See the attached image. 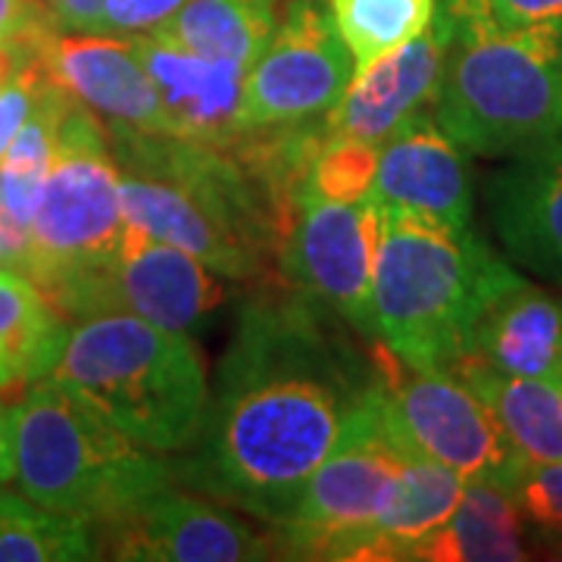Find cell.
I'll return each instance as SVG.
<instances>
[{
  "mask_svg": "<svg viewBox=\"0 0 562 562\" xmlns=\"http://www.w3.org/2000/svg\"><path fill=\"white\" fill-rule=\"evenodd\" d=\"M13 416V482L44 509L91 528L179 482L176 462L132 441L72 387L44 375Z\"/></svg>",
  "mask_w": 562,
  "mask_h": 562,
  "instance_id": "cell-5",
  "label": "cell"
},
{
  "mask_svg": "<svg viewBox=\"0 0 562 562\" xmlns=\"http://www.w3.org/2000/svg\"><path fill=\"white\" fill-rule=\"evenodd\" d=\"M450 47L453 32L435 7L416 38L350 76L341 98L322 116L325 135L382 147L401 122L435 106Z\"/></svg>",
  "mask_w": 562,
  "mask_h": 562,
  "instance_id": "cell-13",
  "label": "cell"
},
{
  "mask_svg": "<svg viewBox=\"0 0 562 562\" xmlns=\"http://www.w3.org/2000/svg\"><path fill=\"white\" fill-rule=\"evenodd\" d=\"M122 238L120 169L110 154L106 125L72 98L63 110L54 160L41 181L22 276L47 294L60 281L113 260Z\"/></svg>",
  "mask_w": 562,
  "mask_h": 562,
  "instance_id": "cell-6",
  "label": "cell"
},
{
  "mask_svg": "<svg viewBox=\"0 0 562 562\" xmlns=\"http://www.w3.org/2000/svg\"><path fill=\"white\" fill-rule=\"evenodd\" d=\"M181 3L188 0H106L88 35L132 38V35L154 32L162 22L176 16Z\"/></svg>",
  "mask_w": 562,
  "mask_h": 562,
  "instance_id": "cell-29",
  "label": "cell"
},
{
  "mask_svg": "<svg viewBox=\"0 0 562 562\" xmlns=\"http://www.w3.org/2000/svg\"><path fill=\"white\" fill-rule=\"evenodd\" d=\"M369 198L382 213L472 228V169L465 150L450 140L431 110L401 122L379 147Z\"/></svg>",
  "mask_w": 562,
  "mask_h": 562,
  "instance_id": "cell-14",
  "label": "cell"
},
{
  "mask_svg": "<svg viewBox=\"0 0 562 562\" xmlns=\"http://www.w3.org/2000/svg\"><path fill=\"white\" fill-rule=\"evenodd\" d=\"M353 76V57L325 0H288L279 29L244 79L238 132L325 116Z\"/></svg>",
  "mask_w": 562,
  "mask_h": 562,
  "instance_id": "cell-11",
  "label": "cell"
},
{
  "mask_svg": "<svg viewBox=\"0 0 562 562\" xmlns=\"http://www.w3.org/2000/svg\"><path fill=\"white\" fill-rule=\"evenodd\" d=\"M13 482V416L0 403V484Z\"/></svg>",
  "mask_w": 562,
  "mask_h": 562,
  "instance_id": "cell-34",
  "label": "cell"
},
{
  "mask_svg": "<svg viewBox=\"0 0 562 562\" xmlns=\"http://www.w3.org/2000/svg\"><path fill=\"white\" fill-rule=\"evenodd\" d=\"M403 453L366 394L331 453L303 482L297 501L272 525L279 557L360 562V550L401 472Z\"/></svg>",
  "mask_w": 562,
  "mask_h": 562,
  "instance_id": "cell-8",
  "label": "cell"
},
{
  "mask_svg": "<svg viewBox=\"0 0 562 562\" xmlns=\"http://www.w3.org/2000/svg\"><path fill=\"white\" fill-rule=\"evenodd\" d=\"M369 397L409 457L441 462L465 482L513 487L528 465L491 406L443 369H416L382 341L369 350Z\"/></svg>",
  "mask_w": 562,
  "mask_h": 562,
  "instance_id": "cell-7",
  "label": "cell"
},
{
  "mask_svg": "<svg viewBox=\"0 0 562 562\" xmlns=\"http://www.w3.org/2000/svg\"><path fill=\"white\" fill-rule=\"evenodd\" d=\"M284 3L288 0H188L154 32L201 57L250 69L276 35Z\"/></svg>",
  "mask_w": 562,
  "mask_h": 562,
  "instance_id": "cell-24",
  "label": "cell"
},
{
  "mask_svg": "<svg viewBox=\"0 0 562 562\" xmlns=\"http://www.w3.org/2000/svg\"><path fill=\"white\" fill-rule=\"evenodd\" d=\"M513 272L475 235L384 213L372 281V341L416 369L450 372L472 347V328L494 288Z\"/></svg>",
  "mask_w": 562,
  "mask_h": 562,
  "instance_id": "cell-3",
  "label": "cell"
},
{
  "mask_svg": "<svg viewBox=\"0 0 562 562\" xmlns=\"http://www.w3.org/2000/svg\"><path fill=\"white\" fill-rule=\"evenodd\" d=\"M487 184V222L506 257L562 281V128L506 157Z\"/></svg>",
  "mask_w": 562,
  "mask_h": 562,
  "instance_id": "cell-16",
  "label": "cell"
},
{
  "mask_svg": "<svg viewBox=\"0 0 562 562\" xmlns=\"http://www.w3.org/2000/svg\"><path fill=\"white\" fill-rule=\"evenodd\" d=\"M560 560H562V557H560Z\"/></svg>",
  "mask_w": 562,
  "mask_h": 562,
  "instance_id": "cell-37",
  "label": "cell"
},
{
  "mask_svg": "<svg viewBox=\"0 0 562 562\" xmlns=\"http://www.w3.org/2000/svg\"><path fill=\"white\" fill-rule=\"evenodd\" d=\"M44 81H47V72L38 60L25 63L10 79L0 81V157L10 147V140L16 138L22 122L38 106Z\"/></svg>",
  "mask_w": 562,
  "mask_h": 562,
  "instance_id": "cell-30",
  "label": "cell"
},
{
  "mask_svg": "<svg viewBox=\"0 0 562 562\" xmlns=\"http://www.w3.org/2000/svg\"><path fill=\"white\" fill-rule=\"evenodd\" d=\"M101 550L138 562H244L276 557V538L260 535L222 503H206L176 484L110 522L94 525Z\"/></svg>",
  "mask_w": 562,
  "mask_h": 562,
  "instance_id": "cell-12",
  "label": "cell"
},
{
  "mask_svg": "<svg viewBox=\"0 0 562 562\" xmlns=\"http://www.w3.org/2000/svg\"><path fill=\"white\" fill-rule=\"evenodd\" d=\"M101 543L88 522L44 509L25 494L0 491V562L101 560Z\"/></svg>",
  "mask_w": 562,
  "mask_h": 562,
  "instance_id": "cell-25",
  "label": "cell"
},
{
  "mask_svg": "<svg viewBox=\"0 0 562 562\" xmlns=\"http://www.w3.org/2000/svg\"><path fill=\"white\" fill-rule=\"evenodd\" d=\"M50 29H60L44 0H0V47L10 54L35 50L38 38Z\"/></svg>",
  "mask_w": 562,
  "mask_h": 562,
  "instance_id": "cell-31",
  "label": "cell"
},
{
  "mask_svg": "<svg viewBox=\"0 0 562 562\" xmlns=\"http://www.w3.org/2000/svg\"><path fill=\"white\" fill-rule=\"evenodd\" d=\"M106 0H44V7L50 10L54 22L66 32H91V25L98 20Z\"/></svg>",
  "mask_w": 562,
  "mask_h": 562,
  "instance_id": "cell-33",
  "label": "cell"
},
{
  "mask_svg": "<svg viewBox=\"0 0 562 562\" xmlns=\"http://www.w3.org/2000/svg\"><path fill=\"white\" fill-rule=\"evenodd\" d=\"M375 166H379V147L325 135L319 154L310 166L306 188L331 201H362L372 191Z\"/></svg>",
  "mask_w": 562,
  "mask_h": 562,
  "instance_id": "cell-27",
  "label": "cell"
},
{
  "mask_svg": "<svg viewBox=\"0 0 562 562\" xmlns=\"http://www.w3.org/2000/svg\"><path fill=\"white\" fill-rule=\"evenodd\" d=\"M382 228L384 213L372 198L331 201L303 184L279 247L281 276L372 338V281Z\"/></svg>",
  "mask_w": 562,
  "mask_h": 562,
  "instance_id": "cell-10",
  "label": "cell"
},
{
  "mask_svg": "<svg viewBox=\"0 0 562 562\" xmlns=\"http://www.w3.org/2000/svg\"><path fill=\"white\" fill-rule=\"evenodd\" d=\"M560 382H562V379H560Z\"/></svg>",
  "mask_w": 562,
  "mask_h": 562,
  "instance_id": "cell-38",
  "label": "cell"
},
{
  "mask_svg": "<svg viewBox=\"0 0 562 562\" xmlns=\"http://www.w3.org/2000/svg\"><path fill=\"white\" fill-rule=\"evenodd\" d=\"M522 513L509 487L465 482L450 519L422 538L409 560L416 562H516L528 560Z\"/></svg>",
  "mask_w": 562,
  "mask_h": 562,
  "instance_id": "cell-21",
  "label": "cell"
},
{
  "mask_svg": "<svg viewBox=\"0 0 562 562\" xmlns=\"http://www.w3.org/2000/svg\"><path fill=\"white\" fill-rule=\"evenodd\" d=\"M465 479L441 462L406 457L387 501L379 509L360 562L409 560L413 547L441 528L462 497Z\"/></svg>",
  "mask_w": 562,
  "mask_h": 562,
  "instance_id": "cell-20",
  "label": "cell"
},
{
  "mask_svg": "<svg viewBox=\"0 0 562 562\" xmlns=\"http://www.w3.org/2000/svg\"><path fill=\"white\" fill-rule=\"evenodd\" d=\"M38 63L66 94L85 103L106 128L166 135L160 98L128 38L44 32Z\"/></svg>",
  "mask_w": 562,
  "mask_h": 562,
  "instance_id": "cell-15",
  "label": "cell"
},
{
  "mask_svg": "<svg viewBox=\"0 0 562 562\" xmlns=\"http://www.w3.org/2000/svg\"><path fill=\"white\" fill-rule=\"evenodd\" d=\"M362 357L338 316L297 288L260 284L238 310L201 431L176 475L276 525L369 394Z\"/></svg>",
  "mask_w": 562,
  "mask_h": 562,
  "instance_id": "cell-1",
  "label": "cell"
},
{
  "mask_svg": "<svg viewBox=\"0 0 562 562\" xmlns=\"http://www.w3.org/2000/svg\"><path fill=\"white\" fill-rule=\"evenodd\" d=\"M50 379L94 403L132 441L157 453L188 450L210 401V375L194 338L132 313L76 322Z\"/></svg>",
  "mask_w": 562,
  "mask_h": 562,
  "instance_id": "cell-4",
  "label": "cell"
},
{
  "mask_svg": "<svg viewBox=\"0 0 562 562\" xmlns=\"http://www.w3.org/2000/svg\"><path fill=\"white\" fill-rule=\"evenodd\" d=\"M13 72H16V63H13V57H10V50H7V47H0V81H7Z\"/></svg>",
  "mask_w": 562,
  "mask_h": 562,
  "instance_id": "cell-35",
  "label": "cell"
},
{
  "mask_svg": "<svg viewBox=\"0 0 562 562\" xmlns=\"http://www.w3.org/2000/svg\"><path fill=\"white\" fill-rule=\"evenodd\" d=\"M501 29H547L562 25V0H487Z\"/></svg>",
  "mask_w": 562,
  "mask_h": 562,
  "instance_id": "cell-32",
  "label": "cell"
},
{
  "mask_svg": "<svg viewBox=\"0 0 562 562\" xmlns=\"http://www.w3.org/2000/svg\"><path fill=\"white\" fill-rule=\"evenodd\" d=\"M509 491L522 513V522L562 557V460L528 462Z\"/></svg>",
  "mask_w": 562,
  "mask_h": 562,
  "instance_id": "cell-28",
  "label": "cell"
},
{
  "mask_svg": "<svg viewBox=\"0 0 562 562\" xmlns=\"http://www.w3.org/2000/svg\"><path fill=\"white\" fill-rule=\"evenodd\" d=\"M44 297L72 319L132 313L191 335L225 303V279L198 257L125 222V238L113 260L60 281Z\"/></svg>",
  "mask_w": 562,
  "mask_h": 562,
  "instance_id": "cell-9",
  "label": "cell"
},
{
  "mask_svg": "<svg viewBox=\"0 0 562 562\" xmlns=\"http://www.w3.org/2000/svg\"><path fill=\"white\" fill-rule=\"evenodd\" d=\"M66 331V316L35 281L0 269V394L50 375Z\"/></svg>",
  "mask_w": 562,
  "mask_h": 562,
  "instance_id": "cell-23",
  "label": "cell"
},
{
  "mask_svg": "<svg viewBox=\"0 0 562 562\" xmlns=\"http://www.w3.org/2000/svg\"><path fill=\"white\" fill-rule=\"evenodd\" d=\"M128 41L157 88L166 135L220 147L241 138L238 110L247 66L201 57L157 32L132 35Z\"/></svg>",
  "mask_w": 562,
  "mask_h": 562,
  "instance_id": "cell-17",
  "label": "cell"
},
{
  "mask_svg": "<svg viewBox=\"0 0 562 562\" xmlns=\"http://www.w3.org/2000/svg\"><path fill=\"white\" fill-rule=\"evenodd\" d=\"M0 269H7V257H3V244H0Z\"/></svg>",
  "mask_w": 562,
  "mask_h": 562,
  "instance_id": "cell-36",
  "label": "cell"
},
{
  "mask_svg": "<svg viewBox=\"0 0 562 562\" xmlns=\"http://www.w3.org/2000/svg\"><path fill=\"white\" fill-rule=\"evenodd\" d=\"M453 47L435 120L472 157H513L562 128V25L501 29L487 0H438Z\"/></svg>",
  "mask_w": 562,
  "mask_h": 562,
  "instance_id": "cell-2",
  "label": "cell"
},
{
  "mask_svg": "<svg viewBox=\"0 0 562 562\" xmlns=\"http://www.w3.org/2000/svg\"><path fill=\"white\" fill-rule=\"evenodd\" d=\"M469 353L506 375L560 382L562 301L513 269L484 303Z\"/></svg>",
  "mask_w": 562,
  "mask_h": 562,
  "instance_id": "cell-18",
  "label": "cell"
},
{
  "mask_svg": "<svg viewBox=\"0 0 562 562\" xmlns=\"http://www.w3.org/2000/svg\"><path fill=\"white\" fill-rule=\"evenodd\" d=\"M120 203L128 225L198 257L222 279L247 281L266 276V260L260 254L222 228L201 203L172 181L120 169Z\"/></svg>",
  "mask_w": 562,
  "mask_h": 562,
  "instance_id": "cell-19",
  "label": "cell"
},
{
  "mask_svg": "<svg viewBox=\"0 0 562 562\" xmlns=\"http://www.w3.org/2000/svg\"><path fill=\"white\" fill-rule=\"evenodd\" d=\"M438 0H328L338 35L353 57V72L416 38L435 16Z\"/></svg>",
  "mask_w": 562,
  "mask_h": 562,
  "instance_id": "cell-26",
  "label": "cell"
},
{
  "mask_svg": "<svg viewBox=\"0 0 562 562\" xmlns=\"http://www.w3.org/2000/svg\"><path fill=\"white\" fill-rule=\"evenodd\" d=\"M450 372L491 406L506 438L516 443L525 460H562V382L506 375L472 353L462 357Z\"/></svg>",
  "mask_w": 562,
  "mask_h": 562,
  "instance_id": "cell-22",
  "label": "cell"
}]
</instances>
